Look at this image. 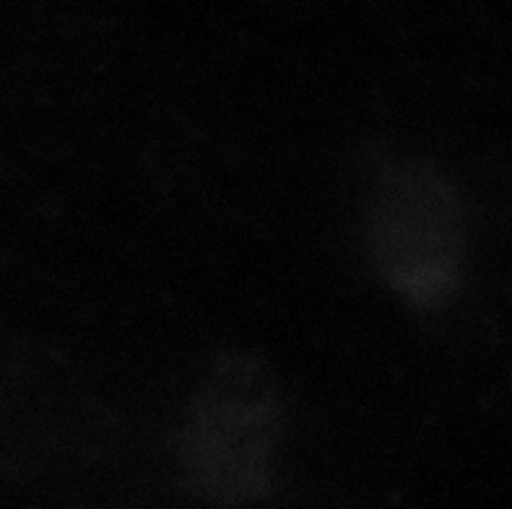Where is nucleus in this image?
<instances>
[{
	"label": "nucleus",
	"mask_w": 512,
	"mask_h": 509,
	"mask_svg": "<svg viewBox=\"0 0 512 509\" xmlns=\"http://www.w3.org/2000/svg\"><path fill=\"white\" fill-rule=\"evenodd\" d=\"M281 437L279 387L260 361H216L182 426L180 468L195 497L258 502L271 491Z\"/></svg>",
	"instance_id": "1"
},
{
	"label": "nucleus",
	"mask_w": 512,
	"mask_h": 509,
	"mask_svg": "<svg viewBox=\"0 0 512 509\" xmlns=\"http://www.w3.org/2000/svg\"><path fill=\"white\" fill-rule=\"evenodd\" d=\"M445 195L422 167L403 164L385 174L367 213V247L375 271L390 289L411 304L442 297L448 268L437 263L445 247L437 245L445 224Z\"/></svg>",
	"instance_id": "2"
}]
</instances>
